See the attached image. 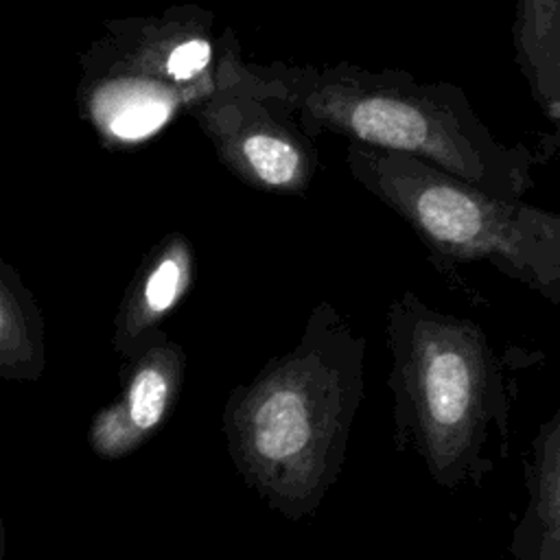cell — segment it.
<instances>
[{
	"label": "cell",
	"instance_id": "6da1fadb",
	"mask_svg": "<svg viewBox=\"0 0 560 560\" xmlns=\"http://www.w3.org/2000/svg\"><path fill=\"white\" fill-rule=\"evenodd\" d=\"M365 337L317 302L298 343L225 398L221 429L236 472L289 521L315 514L341 475L365 394Z\"/></svg>",
	"mask_w": 560,
	"mask_h": 560
},
{
	"label": "cell",
	"instance_id": "7a4b0ae2",
	"mask_svg": "<svg viewBox=\"0 0 560 560\" xmlns=\"http://www.w3.org/2000/svg\"><path fill=\"white\" fill-rule=\"evenodd\" d=\"M394 448L448 490H479L508 455L514 383L488 332L405 289L385 319Z\"/></svg>",
	"mask_w": 560,
	"mask_h": 560
},
{
	"label": "cell",
	"instance_id": "3957f363",
	"mask_svg": "<svg viewBox=\"0 0 560 560\" xmlns=\"http://www.w3.org/2000/svg\"><path fill=\"white\" fill-rule=\"evenodd\" d=\"M258 68L284 85L311 138L335 133L411 155L503 199H523L534 186L532 147L497 140L451 81H420L407 70H368L350 61Z\"/></svg>",
	"mask_w": 560,
	"mask_h": 560
},
{
	"label": "cell",
	"instance_id": "277c9868",
	"mask_svg": "<svg viewBox=\"0 0 560 560\" xmlns=\"http://www.w3.org/2000/svg\"><path fill=\"white\" fill-rule=\"evenodd\" d=\"M243 61L234 28L199 4L105 20L79 55L74 103L103 147L136 149L201 107Z\"/></svg>",
	"mask_w": 560,
	"mask_h": 560
},
{
	"label": "cell",
	"instance_id": "5b68a950",
	"mask_svg": "<svg viewBox=\"0 0 560 560\" xmlns=\"http://www.w3.org/2000/svg\"><path fill=\"white\" fill-rule=\"evenodd\" d=\"M346 166L411 228L435 269L488 262L560 306L558 212L497 197L424 160L365 144H348Z\"/></svg>",
	"mask_w": 560,
	"mask_h": 560
},
{
	"label": "cell",
	"instance_id": "8992f818",
	"mask_svg": "<svg viewBox=\"0 0 560 560\" xmlns=\"http://www.w3.org/2000/svg\"><path fill=\"white\" fill-rule=\"evenodd\" d=\"M190 118L221 164L249 188L273 195L311 188L319 168L315 138L302 129L284 85L258 63L243 61Z\"/></svg>",
	"mask_w": 560,
	"mask_h": 560
},
{
	"label": "cell",
	"instance_id": "52a82bcc",
	"mask_svg": "<svg viewBox=\"0 0 560 560\" xmlns=\"http://www.w3.org/2000/svg\"><path fill=\"white\" fill-rule=\"evenodd\" d=\"M186 374V350L164 330L122 359L120 394L101 407L88 427V444L101 459L138 451L171 416Z\"/></svg>",
	"mask_w": 560,
	"mask_h": 560
},
{
	"label": "cell",
	"instance_id": "ba28073f",
	"mask_svg": "<svg viewBox=\"0 0 560 560\" xmlns=\"http://www.w3.org/2000/svg\"><path fill=\"white\" fill-rule=\"evenodd\" d=\"M195 280V249L184 232L164 234L140 260L114 317L112 348L136 354L186 300Z\"/></svg>",
	"mask_w": 560,
	"mask_h": 560
},
{
	"label": "cell",
	"instance_id": "9c48e42d",
	"mask_svg": "<svg viewBox=\"0 0 560 560\" xmlns=\"http://www.w3.org/2000/svg\"><path fill=\"white\" fill-rule=\"evenodd\" d=\"M514 61L549 122L532 147L536 166L560 155V0H516L512 20Z\"/></svg>",
	"mask_w": 560,
	"mask_h": 560
},
{
	"label": "cell",
	"instance_id": "30bf717a",
	"mask_svg": "<svg viewBox=\"0 0 560 560\" xmlns=\"http://www.w3.org/2000/svg\"><path fill=\"white\" fill-rule=\"evenodd\" d=\"M527 501L510 540L512 560H560V407L538 424L523 459Z\"/></svg>",
	"mask_w": 560,
	"mask_h": 560
},
{
	"label": "cell",
	"instance_id": "8fae6325",
	"mask_svg": "<svg viewBox=\"0 0 560 560\" xmlns=\"http://www.w3.org/2000/svg\"><path fill=\"white\" fill-rule=\"evenodd\" d=\"M46 326L22 276L0 256V378L35 383L46 370Z\"/></svg>",
	"mask_w": 560,
	"mask_h": 560
},
{
	"label": "cell",
	"instance_id": "7c38bea8",
	"mask_svg": "<svg viewBox=\"0 0 560 560\" xmlns=\"http://www.w3.org/2000/svg\"><path fill=\"white\" fill-rule=\"evenodd\" d=\"M4 551H7V538H4V525L0 518V560L4 558Z\"/></svg>",
	"mask_w": 560,
	"mask_h": 560
}]
</instances>
